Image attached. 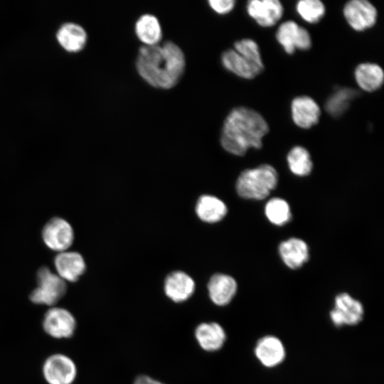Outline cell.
I'll return each instance as SVG.
<instances>
[{
    "label": "cell",
    "instance_id": "6da1fadb",
    "mask_svg": "<svg viewBox=\"0 0 384 384\" xmlns=\"http://www.w3.org/2000/svg\"><path fill=\"white\" fill-rule=\"evenodd\" d=\"M139 75L150 86L169 90L177 85L186 68V57L176 43L167 41L142 46L135 61Z\"/></svg>",
    "mask_w": 384,
    "mask_h": 384
},
{
    "label": "cell",
    "instance_id": "7a4b0ae2",
    "mask_svg": "<svg viewBox=\"0 0 384 384\" xmlns=\"http://www.w3.org/2000/svg\"><path fill=\"white\" fill-rule=\"evenodd\" d=\"M268 132V124L260 113L249 107H237L225 118L220 140L226 151L243 156L250 149H260Z\"/></svg>",
    "mask_w": 384,
    "mask_h": 384
},
{
    "label": "cell",
    "instance_id": "3957f363",
    "mask_svg": "<svg viewBox=\"0 0 384 384\" xmlns=\"http://www.w3.org/2000/svg\"><path fill=\"white\" fill-rule=\"evenodd\" d=\"M225 69L244 79H253L264 70L257 43L243 38L234 43L233 48L225 50L220 56Z\"/></svg>",
    "mask_w": 384,
    "mask_h": 384
},
{
    "label": "cell",
    "instance_id": "277c9868",
    "mask_svg": "<svg viewBox=\"0 0 384 384\" xmlns=\"http://www.w3.org/2000/svg\"><path fill=\"white\" fill-rule=\"evenodd\" d=\"M277 173L274 167L262 164L243 171L236 182V191L244 198L261 200L269 196L277 183Z\"/></svg>",
    "mask_w": 384,
    "mask_h": 384
},
{
    "label": "cell",
    "instance_id": "5b68a950",
    "mask_svg": "<svg viewBox=\"0 0 384 384\" xmlns=\"http://www.w3.org/2000/svg\"><path fill=\"white\" fill-rule=\"evenodd\" d=\"M37 283L29 296L33 304L52 307L65 294V281L46 267L38 270Z\"/></svg>",
    "mask_w": 384,
    "mask_h": 384
},
{
    "label": "cell",
    "instance_id": "8992f818",
    "mask_svg": "<svg viewBox=\"0 0 384 384\" xmlns=\"http://www.w3.org/2000/svg\"><path fill=\"white\" fill-rule=\"evenodd\" d=\"M42 326L44 331L50 337L63 339L73 336L77 322L73 314L68 309L52 306L45 313Z\"/></svg>",
    "mask_w": 384,
    "mask_h": 384
},
{
    "label": "cell",
    "instance_id": "52a82bcc",
    "mask_svg": "<svg viewBox=\"0 0 384 384\" xmlns=\"http://www.w3.org/2000/svg\"><path fill=\"white\" fill-rule=\"evenodd\" d=\"M43 375L48 384H73L77 377V367L69 356L55 353L43 364Z\"/></svg>",
    "mask_w": 384,
    "mask_h": 384
},
{
    "label": "cell",
    "instance_id": "ba28073f",
    "mask_svg": "<svg viewBox=\"0 0 384 384\" xmlns=\"http://www.w3.org/2000/svg\"><path fill=\"white\" fill-rule=\"evenodd\" d=\"M276 39L289 55L296 50H308L312 44L309 31L294 21H287L280 24L276 32Z\"/></svg>",
    "mask_w": 384,
    "mask_h": 384
},
{
    "label": "cell",
    "instance_id": "9c48e42d",
    "mask_svg": "<svg viewBox=\"0 0 384 384\" xmlns=\"http://www.w3.org/2000/svg\"><path fill=\"white\" fill-rule=\"evenodd\" d=\"M363 316V307L359 301L344 292L336 297L334 309L330 312V319L335 326L358 324Z\"/></svg>",
    "mask_w": 384,
    "mask_h": 384
},
{
    "label": "cell",
    "instance_id": "30bf717a",
    "mask_svg": "<svg viewBox=\"0 0 384 384\" xmlns=\"http://www.w3.org/2000/svg\"><path fill=\"white\" fill-rule=\"evenodd\" d=\"M343 16L348 25L356 31L373 27L377 21L375 7L366 0H351L343 6Z\"/></svg>",
    "mask_w": 384,
    "mask_h": 384
},
{
    "label": "cell",
    "instance_id": "8fae6325",
    "mask_svg": "<svg viewBox=\"0 0 384 384\" xmlns=\"http://www.w3.org/2000/svg\"><path fill=\"white\" fill-rule=\"evenodd\" d=\"M42 236L47 247L52 250L61 252L71 246L74 239V233L68 222L56 217L45 225Z\"/></svg>",
    "mask_w": 384,
    "mask_h": 384
},
{
    "label": "cell",
    "instance_id": "7c38bea8",
    "mask_svg": "<svg viewBox=\"0 0 384 384\" xmlns=\"http://www.w3.org/2000/svg\"><path fill=\"white\" fill-rule=\"evenodd\" d=\"M246 11L259 26L268 28L281 19L284 9L278 0H251L247 2Z\"/></svg>",
    "mask_w": 384,
    "mask_h": 384
},
{
    "label": "cell",
    "instance_id": "4fadbf2b",
    "mask_svg": "<svg viewBox=\"0 0 384 384\" xmlns=\"http://www.w3.org/2000/svg\"><path fill=\"white\" fill-rule=\"evenodd\" d=\"M291 114L294 123L302 129H309L316 125L320 118L321 110L311 97H296L291 103Z\"/></svg>",
    "mask_w": 384,
    "mask_h": 384
},
{
    "label": "cell",
    "instance_id": "5bb4252c",
    "mask_svg": "<svg viewBox=\"0 0 384 384\" xmlns=\"http://www.w3.org/2000/svg\"><path fill=\"white\" fill-rule=\"evenodd\" d=\"M193 279L186 272L175 271L170 273L164 282L166 295L174 302L188 299L195 291Z\"/></svg>",
    "mask_w": 384,
    "mask_h": 384
},
{
    "label": "cell",
    "instance_id": "9a60e30c",
    "mask_svg": "<svg viewBox=\"0 0 384 384\" xmlns=\"http://www.w3.org/2000/svg\"><path fill=\"white\" fill-rule=\"evenodd\" d=\"M54 263L57 274L70 282L78 281L86 268L82 256L76 252H61L55 257Z\"/></svg>",
    "mask_w": 384,
    "mask_h": 384
},
{
    "label": "cell",
    "instance_id": "2e32d148",
    "mask_svg": "<svg viewBox=\"0 0 384 384\" xmlns=\"http://www.w3.org/2000/svg\"><path fill=\"white\" fill-rule=\"evenodd\" d=\"M210 299L218 306L229 304L237 292V283L230 275L217 273L213 274L208 283Z\"/></svg>",
    "mask_w": 384,
    "mask_h": 384
},
{
    "label": "cell",
    "instance_id": "e0dca14e",
    "mask_svg": "<svg viewBox=\"0 0 384 384\" xmlns=\"http://www.w3.org/2000/svg\"><path fill=\"white\" fill-rule=\"evenodd\" d=\"M255 354L263 366L272 368L279 365L284 359L285 349L278 338L265 336L257 341Z\"/></svg>",
    "mask_w": 384,
    "mask_h": 384
},
{
    "label": "cell",
    "instance_id": "ac0fdd59",
    "mask_svg": "<svg viewBox=\"0 0 384 384\" xmlns=\"http://www.w3.org/2000/svg\"><path fill=\"white\" fill-rule=\"evenodd\" d=\"M134 33L142 46L159 44L163 37L162 28L158 18L151 14L141 15L135 22Z\"/></svg>",
    "mask_w": 384,
    "mask_h": 384
},
{
    "label": "cell",
    "instance_id": "d6986e66",
    "mask_svg": "<svg viewBox=\"0 0 384 384\" xmlns=\"http://www.w3.org/2000/svg\"><path fill=\"white\" fill-rule=\"evenodd\" d=\"M279 252L284 264L291 269L301 267L309 256L306 243L295 238L283 241L279 245Z\"/></svg>",
    "mask_w": 384,
    "mask_h": 384
},
{
    "label": "cell",
    "instance_id": "ffe728a7",
    "mask_svg": "<svg viewBox=\"0 0 384 384\" xmlns=\"http://www.w3.org/2000/svg\"><path fill=\"white\" fill-rule=\"evenodd\" d=\"M195 336L200 346L207 351L219 350L226 339L225 330L215 322L200 324L196 329Z\"/></svg>",
    "mask_w": 384,
    "mask_h": 384
},
{
    "label": "cell",
    "instance_id": "44dd1931",
    "mask_svg": "<svg viewBox=\"0 0 384 384\" xmlns=\"http://www.w3.org/2000/svg\"><path fill=\"white\" fill-rule=\"evenodd\" d=\"M57 41L65 50L78 52L85 46L87 34L82 26L75 23H64L56 33Z\"/></svg>",
    "mask_w": 384,
    "mask_h": 384
},
{
    "label": "cell",
    "instance_id": "7402d4cb",
    "mask_svg": "<svg viewBox=\"0 0 384 384\" xmlns=\"http://www.w3.org/2000/svg\"><path fill=\"white\" fill-rule=\"evenodd\" d=\"M354 76L359 87L370 92L378 90L384 82V72L382 68L373 63L359 64L355 69Z\"/></svg>",
    "mask_w": 384,
    "mask_h": 384
},
{
    "label": "cell",
    "instance_id": "603a6c76",
    "mask_svg": "<svg viewBox=\"0 0 384 384\" xmlns=\"http://www.w3.org/2000/svg\"><path fill=\"white\" fill-rule=\"evenodd\" d=\"M228 211L225 203L211 195H203L197 201L196 213L203 221L213 223L222 220Z\"/></svg>",
    "mask_w": 384,
    "mask_h": 384
},
{
    "label": "cell",
    "instance_id": "cb8c5ba5",
    "mask_svg": "<svg viewBox=\"0 0 384 384\" xmlns=\"http://www.w3.org/2000/svg\"><path fill=\"white\" fill-rule=\"evenodd\" d=\"M358 92L352 88H338L327 99L325 109L332 117H338L349 107Z\"/></svg>",
    "mask_w": 384,
    "mask_h": 384
},
{
    "label": "cell",
    "instance_id": "d4e9b609",
    "mask_svg": "<svg viewBox=\"0 0 384 384\" xmlns=\"http://www.w3.org/2000/svg\"><path fill=\"white\" fill-rule=\"evenodd\" d=\"M287 163L290 171L295 175H309L313 164L309 152L303 146H294L287 154Z\"/></svg>",
    "mask_w": 384,
    "mask_h": 384
},
{
    "label": "cell",
    "instance_id": "484cf974",
    "mask_svg": "<svg viewBox=\"0 0 384 384\" xmlns=\"http://www.w3.org/2000/svg\"><path fill=\"white\" fill-rule=\"evenodd\" d=\"M267 219L276 225H283L291 219L292 215L289 204L279 198H271L265 208Z\"/></svg>",
    "mask_w": 384,
    "mask_h": 384
},
{
    "label": "cell",
    "instance_id": "4316f807",
    "mask_svg": "<svg viewBox=\"0 0 384 384\" xmlns=\"http://www.w3.org/2000/svg\"><path fill=\"white\" fill-rule=\"evenodd\" d=\"M295 8L299 16L309 23L319 22L326 12L324 4L319 0H301Z\"/></svg>",
    "mask_w": 384,
    "mask_h": 384
},
{
    "label": "cell",
    "instance_id": "83f0119b",
    "mask_svg": "<svg viewBox=\"0 0 384 384\" xmlns=\"http://www.w3.org/2000/svg\"><path fill=\"white\" fill-rule=\"evenodd\" d=\"M234 0H209L208 1L209 7L216 14L225 15L231 12L235 6Z\"/></svg>",
    "mask_w": 384,
    "mask_h": 384
},
{
    "label": "cell",
    "instance_id": "f1b7e54d",
    "mask_svg": "<svg viewBox=\"0 0 384 384\" xmlns=\"http://www.w3.org/2000/svg\"><path fill=\"white\" fill-rule=\"evenodd\" d=\"M134 384H164L159 380H156L149 376L142 375L138 376Z\"/></svg>",
    "mask_w": 384,
    "mask_h": 384
}]
</instances>
